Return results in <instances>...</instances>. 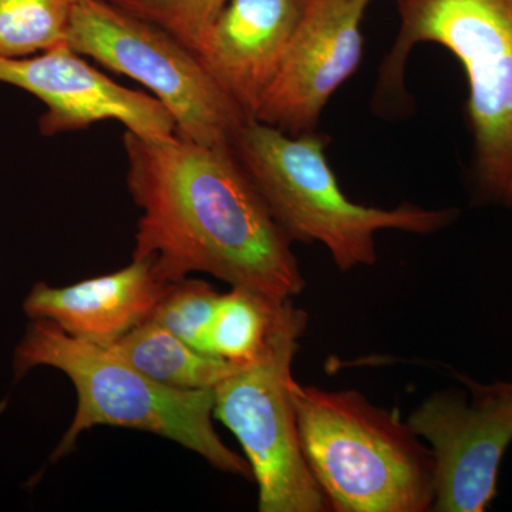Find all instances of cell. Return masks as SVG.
<instances>
[{"label":"cell","mask_w":512,"mask_h":512,"mask_svg":"<svg viewBox=\"0 0 512 512\" xmlns=\"http://www.w3.org/2000/svg\"><path fill=\"white\" fill-rule=\"evenodd\" d=\"M127 185L141 210L133 259L165 285L202 272L271 301L305 289L292 241L232 150L124 134Z\"/></svg>","instance_id":"6da1fadb"},{"label":"cell","mask_w":512,"mask_h":512,"mask_svg":"<svg viewBox=\"0 0 512 512\" xmlns=\"http://www.w3.org/2000/svg\"><path fill=\"white\" fill-rule=\"evenodd\" d=\"M39 366L63 372L77 393L72 424L52 461L67 456L83 431L96 426L126 427L175 441L222 473L254 480L247 458L232 451L215 430L214 389L165 386L109 346L69 335L50 320L32 319L15 350L16 380Z\"/></svg>","instance_id":"7a4b0ae2"},{"label":"cell","mask_w":512,"mask_h":512,"mask_svg":"<svg viewBox=\"0 0 512 512\" xmlns=\"http://www.w3.org/2000/svg\"><path fill=\"white\" fill-rule=\"evenodd\" d=\"M328 144L329 137L316 131L293 136L249 119L232 150L291 241L323 245L339 271L375 265L380 231L431 235L457 221V208L404 204L384 210L356 204L330 168Z\"/></svg>","instance_id":"3957f363"},{"label":"cell","mask_w":512,"mask_h":512,"mask_svg":"<svg viewBox=\"0 0 512 512\" xmlns=\"http://www.w3.org/2000/svg\"><path fill=\"white\" fill-rule=\"evenodd\" d=\"M292 397L303 454L330 511H431L433 454L397 410L357 390L295 379Z\"/></svg>","instance_id":"277c9868"},{"label":"cell","mask_w":512,"mask_h":512,"mask_svg":"<svg viewBox=\"0 0 512 512\" xmlns=\"http://www.w3.org/2000/svg\"><path fill=\"white\" fill-rule=\"evenodd\" d=\"M399 9L380 87L402 89L404 64L419 43L453 53L467 77L474 200L512 210V0H400Z\"/></svg>","instance_id":"5b68a950"},{"label":"cell","mask_w":512,"mask_h":512,"mask_svg":"<svg viewBox=\"0 0 512 512\" xmlns=\"http://www.w3.org/2000/svg\"><path fill=\"white\" fill-rule=\"evenodd\" d=\"M308 313L282 306L264 355L214 387V417L237 437L258 484L261 512H325L328 500L299 439L292 366Z\"/></svg>","instance_id":"8992f818"},{"label":"cell","mask_w":512,"mask_h":512,"mask_svg":"<svg viewBox=\"0 0 512 512\" xmlns=\"http://www.w3.org/2000/svg\"><path fill=\"white\" fill-rule=\"evenodd\" d=\"M66 42L80 55L146 86L170 111L177 137L184 140L232 150L249 120L197 53L109 0H80Z\"/></svg>","instance_id":"52a82bcc"},{"label":"cell","mask_w":512,"mask_h":512,"mask_svg":"<svg viewBox=\"0 0 512 512\" xmlns=\"http://www.w3.org/2000/svg\"><path fill=\"white\" fill-rule=\"evenodd\" d=\"M431 394L409 417L434 460L436 512H484L498 495V476L512 444V380Z\"/></svg>","instance_id":"ba28073f"},{"label":"cell","mask_w":512,"mask_h":512,"mask_svg":"<svg viewBox=\"0 0 512 512\" xmlns=\"http://www.w3.org/2000/svg\"><path fill=\"white\" fill-rule=\"evenodd\" d=\"M0 83L19 87L45 104L39 120L43 136L116 120L150 140L177 137L173 116L156 97L113 82L67 42L32 56H0Z\"/></svg>","instance_id":"9c48e42d"},{"label":"cell","mask_w":512,"mask_h":512,"mask_svg":"<svg viewBox=\"0 0 512 512\" xmlns=\"http://www.w3.org/2000/svg\"><path fill=\"white\" fill-rule=\"evenodd\" d=\"M373 0H308L274 84L255 120L312 133L330 97L362 62V22Z\"/></svg>","instance_id":"30bf717a"},{"label":"cell","mask_w":512,"mask_h":512,"mask_svg":"<svg viewBox=\"0 0 512 512\" xmlns=\"http://www.w3.org/2000/svg\"><path fill=\"white\" fill-rule=\"evenodd\" d=\"M308 0H228L198 50L205 69L255 119Z\"/></svg>","instance_id":"8fae6325"},{"label":"cell","mask_w":512,"mask_h":512,"mask_svg":"<svg viewBox=\"0 0 512 512\" xmlns=\"http://www.w3.org/2000/svg\"><path fill=\"white\" fill-rule=\"evenodd\" d=\"M170 285L154 272L153 261L133 259L109 275L55 288L39 282L23 301L30 319H45L77 338L110 345L150 319Z\"/></svg>","instance_id":"7c38bea8"},{"label":"cell","mask_w":512,"mask_h":512,"mask_svg":"<svg viewBox=\"0 0 512 512\" xmlns=\"http://www.w3.org/2000/svg\"><path fill=\"white\" fill-rule=\"evenodd\" d=\"M106 346L144 375L175 389H214L241 367L198 352L151 319Z\"/></svg>","instance_id":"4fadbf2b"},{"label":"cell","mask_w":512,"mask_h":512,"mask_svg":"<svg viewBox=\"0 0 512 512\" xmlns=\"http://www.w3.org/2000/svg\"><path fill=\"white\" fill-rule=\"evenodd\" d=\"M247 291L231 288L221 295L208 330V355L247 366L264 355L274 335L282 306Z\"/></svg>","instance_id":"5bb4252c"},{"label":"cell","mask_w":512,"mask_h":512,"mask_svg":"<svg viewBox=\"0 0 512 512\" xmlns=\"http://www.w3.org/2000/svg\"><path fill=\"white\" fill-rule=\"evenodd\" d=\"M80 0H0V56L26 57L66 42Z\"/></svg>","instance_id":"9a60e30c"},{"label":"cell","mask_w":512,"mask_h":512,"mask_svg":"<svg viewBox=\"0 0 512 512\" xmlns=\"http://www.w3.org/2000/svg\"><path fill=\"white\" fill-rule=\"evenodd\" d=\"M220 298L208 282L187 278L170 285L150 319L208 355V330Z\"/></svg>","instance_id":"2e32d148"},{"label":"cell","mask_w":512,"mask_h":512,"mask_svg":"<svg viewBox=\"0 0 512 512\" xmlns=\"http://www.w3.org/2000/svg\"><path fill=\"white\" fill-rule=\"evenodd\" d=\"M117 8L167 30L198 53L228 0H109Z\"/></svg>","instance_id":"e0dca14e"}]
</instances>
